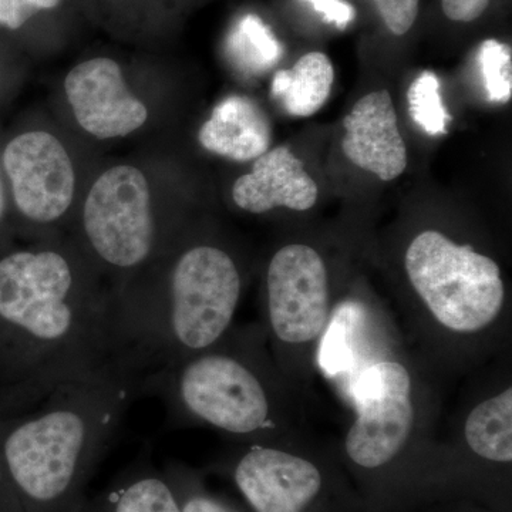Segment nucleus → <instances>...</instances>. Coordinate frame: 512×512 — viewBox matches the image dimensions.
<instances>
[{"mask_svg": "<svg viewBox=\"0 0 512 512\" xmlns=\"http://www.w3.org/2000/svg\"><path fill=\"white\" fill-rule=\"evenodd\" d=\"M109 362V285L72 238L0 255V413Z\"/></svg>", "mask_w": 512, "mask_h": 512, "instance_id": "f257e3e1", "label": "nucleus"}, {"mask_svg": "<svg viewBox=\"0 0 512 512\" xmlns=\"http://www.w3.org/2000/svg\"><path fill=\"white\" fill-rule=\"evenodd\" d=\"M242 286L228 249L181 235L156 261L109 288L111 360L144 376L210 348L229 332Z\"/></svg>", "mask_w": 512, "mask_h": 512, "instance_id": "f03ea898", "label": "nucleus"}, {"mask_svg": "<svg viewBox=\"0 0 512 512\" xmlns=\"http://www.w3.org/2000/svg\"><path fill=\"white\" fill-rule=\"evenodd\" d=\"M141 377L111 360L0 413V461L16 493L37 508L59 507L72 497L87 467L143 397Z\"/></svg>", "mask_w": 512, "mask_h": 512, "instance_id": "7ed1b4c3", "label": "nucleus"}, {"mask_svg": "<svg viewBox=\"0 0 512 512\" xmlns=\"http://www.w3.org/2000/svg\"><path fill=\"white\" fill-rule=\"evenodd\" d=\"M183 235L177 215L141 165L104 168L80 197L69 237L109 288L156 261Z\"/></svg>", "mask_w": 512, "mask_h": 512, "instance_id": "20e7f679", "label": "nucleus"}, {"mask_svg": "<svg viewBox=\"0 0 512 512\" xmlns=\"http://www.w3.org/2000/svg\"><path fill=\"white\" fill-rule=\"evenodd\" d=\"M143 397L163 403L168 427L205 424L249 437L271 427V400L261 373L239 350L210 348L141 377Z\"/></svg>", "mask_w": 512, "mask_h": 512, "instance_id": "39448f33", "label": "nucleus"}, {"mask_svg": "<svg viewBox=\"0 0 512 512\" xmlns=\"http://www.w3.org/2000/svg\"><path fill=\"white\" fill-rule=\"evenodd\" d=\"M404 265L414 291L446 329L478 332L503 309L505 286L497 262L439 231L417 235Z\"/></svg>", "mask_w": 512, "mask_h": 512, "instance_id": "423d86ee", "label": "nucleus"}, {"mask_svg": "<svg viewBox=\"0 0 512 512\" xmlns=\"http://www.w3.org/2000/svg\"><path fill=\"white\" fill-rule=\"evenodd\" d=\"M16 237L32 242L63 237L79 207L76 161L53 131L28 127L0 144Z\"/></svg>", "mask_w": 512, "mask_h": 512, "instance_id": "0eeeda50", "label": "nucleus"}, {"mask_svg": "<svg viewBox=\"0 0 512 512\" xmlns=\"http://www.w3.org/2000/svg\"><path fill=\"white\" fill-rule=\"evenodd\" d=\"M355 396L357 419L346 436V454L363 470H380L399 456L412 434V376L400 363H376L360 373Z\"/></svg>", "mask_w": 512, "mask_h": 512, "instance_id": "6e6552de", "label": "nucleus"}, {"mask_svg": "<svg viewBox=\"0 0 512 512\" xmlns=\"http://www.w3.org/2000/svg\"><path fill=\"white\" fill-rule=\"evenodd\" d=\"M63 94L74 123L93 140L134 136L153 120L150 103L113 57L93 56L74 64L64 76Z\"/></svg>", "mask_w": 512, "mask_h": 512, "instance_id": "1a4fd4ad", "label": "nucleus"}, {"mask_svg": "<svg viewBox=\"0 0 512 512\" xmlns=\"http://www.w3.org/2000/svg\"><path fill=\"white\" fill-rule=\"evenodd\" d=\"M266 308L276 339L292 345L312 342L329 318L328 271L308 245L278 249L266 269Z\"/></svg>", "mask_w": 512, "mask_h": 512, "instance_id": "9d476101", "label": "nucleus"}, {"mask_svg": "<svg viewBox=\"0 0 512 512\" xmlns=\"http://www.w3.org/2000/svg\"><path fill=\"white\" fill-rule=\"evenodd\" d=\"M232 478L254 512H313L326 490L325 474L313 461L274 447L239 454Z\"/></svg>", "mask_w": 512, "mask_h": 512, "instance_id": "9b49d317", "label": "nucleus"}, {"mask_svg": "<svg viewBox=\"0 0 512 512\" xmlns=\"http://www.w3.org/2000/svg\"><path fill=\"white\" fill-rule=\"evenodd\" d=\"M343 127V153L356 167L382 181L396 180L404 173L407 148L389 92L379 90L357 100Z\"/></svg>", "mask_w": 512, "mask_h": 512, "instance_id": "f8f14e48", "label": "nucleus"}, {"mask_svg": "<svg viewBox=\"0 0 512 512\" xmlns=\"http://www.w3.org/2000/svg\"><path fill=\"white\" fill-rule=\"evenodd\" d=\"M318 185L288 147H276L256 158L249 173L232 187L239 210L261 215L275 208L308 211L318 201Z\"/></svg>", "mask_w": 512, "mask_h": 512, "instance_id": "ddd939ff", "label": "nucleus"}, {"mask_svg": "<svg viewBox=\"0 0 512 512\" xmlns=\"http://www.w3.org/2000/svg\"><path fill=\"white\" fill-rule=\"evenodd\" d=\"M205 150L228 160H256L271 147V123L265 111L245 96H229L212 110L198 131Z\"/></svg>", "mask_w": 512, "mask_h": 512, "instance_id": "4468645a", "label": "nucleus"}, {"mask_svg": "<svg viewBox=\"0 0 512 512\" xmlns=\"http://www.w3.org/2000/svg\"><path fill=\"white\" fill-rule=\"evenodd\" d=\"M335 82V70L325 53L302 56L292 69L279 70L272 82V94L291 116L309 117L328 100Z\"/></svg>", "mask_w": 512, "mask_h": 512, "instance_id": "2eb2a0df", "label": "nucleus"}, {"mask_svg": "<svg viewBox=\"0 0 512 512\" xmlns=\"http://www.w3.org/2000/svg\"><path fill=\"white\" fill-rule=\"evenodd\" d=\"M466 441L476 456L490 463L512 461V389L485 400L468 414Z\"/></svg>", "mask_w": 512, "mask_h": 512, "instance_id": "dca6fc26", "label": "nucleus"}, {"mask_svg": "<svg viewBox=\"0 0 512 512\" xmlns=\"http://www.w3.org/2000/svg\"><path fill=\"white\" fill-rule=\"evenodd\" d=\"M110 512H183L174 488L146 474L128 481L110 498Z\"/></svg>", "mask_w": 512, "mask_h": 512, "instance_id": "f3484780", "label": "nucleus"}, {"mask_svg": "<svg viewBox=\"0 0 512 512\" xmlns=\"http://www.w3.org/2000/svg\"><path fill=\"white\" fill-rule=\"evenodd\" d=\"M410 116L431 137L447 134L451 117L441 97L439 77L433 72H423L410 84L407 92Z\"/></svg>", "mask_w": 512, "mask_h": 512, "instance_id": "a211bd4d", "label": "nucleus"}, {"mask_svg": "<svg viewBox=\"0 0 512 512\" xmlns=\"http://www.w3.org/2000/svg\"><path fill=\"white\" fill-rule=\"evenodd\" d=\"M485 92L491 103H508L512 96L511 47L498 40H485L478 52Z\"/></svg>", "mask_w": 512, "mask_h": 512, "instance_id": "6ab92c4d", "label": "nucleus"}, {"mask_svg": "<svg viewBox=\"0 0 512 512\" xmlns=\"http://www.w3.org/2000/svg\"><path fill=\"white\" fill-rule=\"evenodd\" d=\"M238 55L248 69L262 72L279 62L282 50L261 20L249 16L241 26Z\"/></svg>", "mask_w": 512, "mask_h": 512, "instance_id": "aec40b11", "label": "nucleus"}, {"mask_svg": "<svg viewBox=\"0 0 512 512\" xmlns=\"http://www.w3.org/2000/svg\"><path fill=\"white\" fill-rule=\"evenodd\" d=\"M62 3L63 0H0V29L18 33L37 15L59 9Z\"/></svg>", "mask_w": 512, "mask_h": 512, "instance_id": "412c9836", "label": "nucleus"}, {"mask_svg": "<svg viewBox=\"0 0 512 512\" xmlns=\"http://www.w3.org/2000/svg\"><path fill=\"white\" fill-rule=\"evenodd\" d=\"M387 29L396 36L409 32L419 15L420 0H373Z\"/></svg>", "mask_w": 512, "mask_h": 512, "instance_id": "4be33fe9", "label": "nucleus"}, {"mask_svg": "<svg viewBox=\"0 0 512 512\" xmlns=\"http://www.w3.org/2000/svg\"><path fill=\"white\" fill-rule=\"evenodd\" d=\"M16 238L18 237H16L12 215H10L8 188H6L5 175L0 163V255L16 247Z\"/></svg>", "mask_w": 512, "mask_h": 512, "instance_id": "5701e85b", "label": "nucleus"}, {"mask_svg": "<svg viewBox=\"0 0 512 512\" xmlns=\"http://www.w3.org/2000/svg\"><path fill=\"white\" fill-rule=\"evenodd\" d=\"M490 0H441L444 15L453 22H473L480 18Z\"/></svg>", "mask_w": 512, "mask_h": 512, "instance_id": "b1692460", "label": "nucleus"}, {"mask_svg": "<svg viewBox=\"0 0 512 512\" xmlns=\"http://www.w3.org/2000/svg\"><path fill=\"white\" fill-rule=\"evenodd\" d=\"M306 2L312 3L313 8L325 18L326 22L333 23L340 29H345L355 18V9L342 0H306Z\"/></svg>", "mask_w": 512, "mask_h": 512, "instance_id": "393cba45", "label": "nucleus"}, {"mask_svg": "<svg viewBox=\"0 0 512 512\" xmlns=\"http://www.w3.org/2000/svg\"><path fill=\"white\" fill-rule=\"evenodd\" d=\"M178 501L183 512H238L224 501L197 490L188 491L184 497H178Z\"/></svg>", "mask_w": 512, "mask_h": 512, "instance_id": "a878e982", "label": "nucleus"}, {"mask_svg": "<svg viewBox=\"0 0 512 512\" xmlns=\"http://www.w3.org/2000/svg\"><path fill=\"white\" fill-rule=\"evenodd\" d=\"M10 84H12V79L6 76L5 69H3L2 64H0V103H2L6 94H8Z\"/></svg>", "mask_w": 512, "mask_h": 512, "instance_id": "bb28decb", "label": "nucleus"}]
</instances>
